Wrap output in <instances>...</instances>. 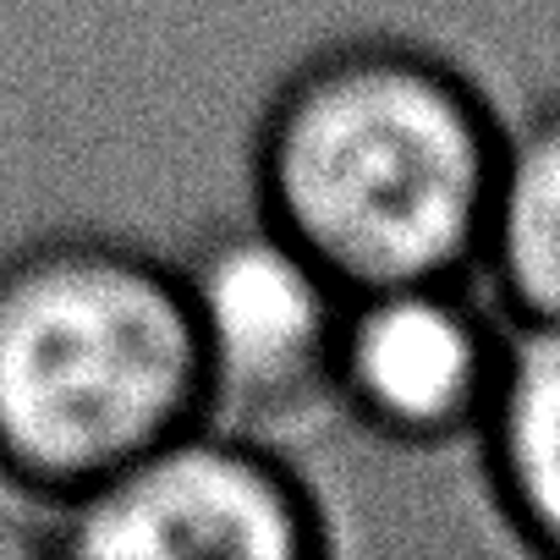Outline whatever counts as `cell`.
<instances>
[{"instance_id":"obj_5","label":"cell","mask_w":560,"mask_h":560,"mask_svg":"<svg viewBox=\"0 0 560 560\" xmlns=\"http://www.w3.org/2000/svg\"><path fill=\"white\" fill-rule=\"evenodd\" d=\"M511 336L516 325L472 292V275L363 287L347 298L325 401L385 445L440 451L478 440Z\"/></svg>"},{"instance_id":"obj_2","label":"cell","mask_w":560,"mask_h":560,"mask_svg":"<svg viewBox=\"0 0 560 560\" xmlns=\"http://www.w3.org/2000/svg\"><path fill=\"white\" fill-rule=\"evenodd\" d=\"M209 418L176 258L110 231L0 253V483L56 511Z\"/></svg>"},{"instance_id":"obj_7","label":"cell","mask_w":560,"mask_h":560,"mask_svg":"<svg viewBox=\"0 0 560 560\" xmlns=\"http://www.w3.org/2000/svg\"><path fill=\"white\" fill-rule=\"evenodd\" d=\"M472 445L500 522L560 560V325L511 336L500 396Z\"/></svg>"},{"instance_id":"obj_1","label":"cell","mask_w":560,"mask_h":560,"mask_svg":"<svg viewBox=\"0 0 560 560\" xmlns=\"http://www.w3.org/2000/svg\"><path fill=\"white\" fill-rule=\"evenodd\" d=\"M505 121L440 50L341 39L298 61L253 127V209L341 287L478 275Z\"/></svg>"},{"instance_id":"obj_4","label":"cell","mask_w":560,"mask_h":560,"mask_svg":"<svg viewBox=\"0 0 560 560\" xmlns=\"http://www.w3.org/2000/svg\"><path fill=\"white\" fill-rule=\"evenodd\" d=\"M182 303L198 341L209 418L264 423L325 401L352 287L258 209L209 225L182 258Z\"/></svg>"},{"instance_id":"obj_6","label":"cell","mask_w":560,"mask_h":560,"mask_svg":"<svg viewBox=\"0 0 560 560\" xmlns=\"http://www.w3.org/2000/svg\"><path fill=\"white\" fill-rule=\"evenodd\" d=\"M478 275L516 330L560 325V94L500 138Z\"/></svg>"},{"instance_id":"obj_3","label":"cell","mask_w":560,"mask_h":560,"mask_svg":"<svg viewBox=\"0 0 560 560\" xmlns=\"http://www.w3.org/2000/svg\"><path fill=\"white\" fill-rule=\"evenodd\" d=\"M34 549L61 560H319L325 500L258 434L198 418L56 511Z\"/></svg>"}]
</instances>
